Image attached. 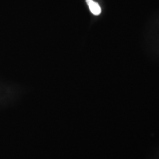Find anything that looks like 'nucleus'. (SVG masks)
<instances>
[{
  "label": "nucleus",
  "instance_id": "f257e3e1",
  "mask_svg": "<svg viewBox=\"0 0 159 159\" xmlns=\"http://www.w3.org/2000/svg\"><path fill=\"white\" fill-rule=\"evenodd\" d=\"M86 2L89 7L91 13L95 16H98L101 13V8L100 5L93 0H86Z\"/></svg>",
  "mask_w": 159,
  "mask_h": 159
}]
</instances>
